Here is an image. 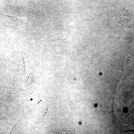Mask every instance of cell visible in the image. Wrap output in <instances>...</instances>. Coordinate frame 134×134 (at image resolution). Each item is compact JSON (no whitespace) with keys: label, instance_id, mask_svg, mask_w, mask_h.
Listing matches in <instances>:
<instances>
[{"label":"cell","instance_id":"obj_1","mask_svg":"<svg viewBox=\"0 0 134 134\" xmlns=\"http://www.w3.org/2000/svg\"><path fill=\"white\" fill-rule=\"evenodd\" d=\"M0 12L1 29L12 28L17 30L19 33L23 31L26 25L24 19L16 16L6 15L1 11Z\"/></svg>","mask_w":134,"mask_h":134},{"label":"cell","instance_id":"obj_2","mask_svg":"<svg viewBox=\"0 0 134 134\" xmlns=\"http://www.w3.org/2000/svg\"><path fill=\"white\" fill-rule=\"evenodd\" d=\"M23 50L21 47V55L19 60L16 62L11 61L9 69L11 73L19 77H23L26 76L27 73L25 69L26 62L23 59Z\"/></svg>","mask_w":134,"mask_h":134},{"label":"cell","instance_id":"obj_4","mask_svg":"<svg viewBox=\"0 0 134 134\" xmlns=\"http://www.w3.org/2000/svg\"><path fill=\"white\" fill-rule=\"evenodd\" d=\"M28 16L30 20L34 25L37 24V22H39V20L36 11L30 9L28 11Z\"/></svg>","mask_w":134,"mask_h":134},{"label":"cell","instance_id":"obj_3","mask_svg":"<svg viewBox=\"0 0 134 134\" xmlns=\"http://www.w3.org/2000/svg\"><path fill=\"white\" fill-rule=\"evenodd\" d=\"M131 5L127 3L120 4L117 9V21L122 25H125L131 18Z\"/></svg>","mask_w":134,"mask_h":134}]
</instances>
